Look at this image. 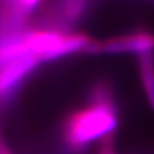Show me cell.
Wrapping results in <instances>:
<instances>
[{"label":"cell","instance_id":"obj_1","mask_svg":"<svg viewBox=\"0 0 154 154\" xmlns=\"http://www.w3.org/2000/svg\"><path fill=\"white\" fill-rule=\"evenodd\" d=\"M119 123L118 108L110 86L98 82L93 86L86 105L67 116L62 127L66 146L81 153L91 144L113 136Z\"/></svg>","mask_w":154,"mask_h":154},{"label":"cell","instance_id":"obj_8","mask_svg":"<svg viewBox=\"0 0 154 154\" xmlns=\"http://www.w3.org/2000/svg\"><path fill=\"white\" fill-rule=\"evenodd\" d=\"M0 154H13V152L8 148L7 143L3 140L2 136H0Z\"/></svg>","mask_w":154,"mask_h":154},{"label":"cell","instance_id":"obj_2","mask_svg":"<svg viewBox=\"0 0 154 154\" xmlns=\"http://www.w3.org/2000/svg\"><path fill=\"white\" fill-rule=\"evenodd\" d=\"M154 53V35L148 31H135L105 40H96L95 55L135 54L136 57Z\"/></svg>","mask_w":154,"mask_h":154},{"label":"cell","instance_id":"obj_4","mask_svg":"<svg viewBox=\"0 0 154 154\" xmlns=\"http://www.w3.org/2000/svg\"><path fill=\"white\" fill-rule=\"evenodd\" d=\"M139 80L148 105L154 110V53L136 57Z\"/></svg>","mask_w":154,"mask_h":154},{"label":"cell","instance_id":"obj_5","mask_svg":"<svg viewBox=\"0 0 154 154\" xmlns=\"http://www.w3.org/2000/svg\"><path fill=\"white\" fill-rule=\"evenodd\" d=\"M88 0H64V14L68 21H76L84 13Z\"/></svg>","mask_w":154,"mask_h":154},{"label":"cell","instance_id":"obj_9","mask_svg":"<svg viewBox=\"0 0 154 154\" xmlns=\"http://www.w3.org/2000/svg\"><path fill=\"white\" fill-rule=\"evenodd\" d=\"M11 2H12V0H11Z\"/></svg>","mask_w":154,"mask_h":154},{"label":"cell","instance_id":"obj_7","mask_svg":"<svg viewBox=\"0 0 154 154\" xmlns=\"http://www.w3.org/2000/svg\"><path fill=\"white\" fill-rule=\"evenodd\" d=\"M100 144H102V145H100L98 154H117L116 146H114V141H113V136L104 139L103 141H100Z\"/></svg>","mask_w":154,"mask_h":154},{"label":"cell","instance_id":"obj_3","mask_svg":"<svg viewBox=\"0 0 154 154\" xmlns=\"http://www.w3.org/2000/svg\"><path fill=\"white\" fill-rule=\"evenodd\" d=\"M42 63L37 55L28 54L9 62L0 68V99L16 93L26 79Z\"/></svg>","mask_w":154,"mask_h":154},{"label":"cell","instance_id":"obj_6","mask_svg":"<svg viewBox=\"0 0 154 154\" xmlns=\"http://www.w3.org/2000/svg\"><path fill=\"white\" fill-rule=\"evenodd\" d=\"M12 2L16 4L19 9H22L25 13L30 14L33 9L37 8V5L40 4L41 0H12Z\"/></svg>","mask_w":154,"mask_h":154}]
</instances>
